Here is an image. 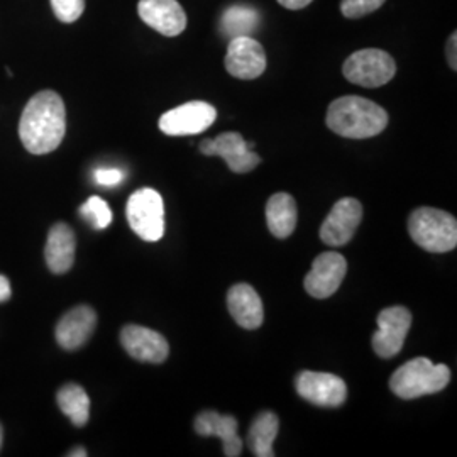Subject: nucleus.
I'll return each instance as SVG.
<instances>
[{
	"label": "nucleus",
	"mask_w": 457,
	"mask_h": 457,
	"mask_svg": "<svg viewBox=\"0 0 457 457\" xmlns=\"http://www.w3.org/2000/svg\"><path fill=\"white\" fill-rule=\"evenodd\" d=\"M66 132L65 104L56 92L36 94L19 122V137L33 154H48L62 145Z\"/></svg>",
	"instance_id": "1"
},
{
	"label": "nucleus",
	"mask_w": 457,
	"mask_h": 457,
	"mask_svg": "<svg viewBox=\"0 0 457 457\" xmlns=\"http://www.w3.org/2000/svg\"><path fill=\"white\" fill-rule=\"evenodd\" d=\"M326 120L328 129L343 137L368 139L386 129L388 114L368 98L345 96L328 105Z\"/></svg>",
	"instance_id": "2"
},
{
	"label": "nucleus",
	"mask_w": 457,
	"mask_h": 457,
	"mask_svg": "<svg viewBox=\"0 0 457 457\" xmlns=\"http://www.w3.org/2000/svg\"><path fill=\"white\" fill-rule=\"evenodd\" d=\"M449 381L451 370L445 364H434L427 358H415L393 373L390 388L403 400H415L425 395L442 392Z\"/></svg>",
	"instance_id": "3"
},
{
	"label": "nucleus",
	"mask_w": 457,
	"mask_h": 457,
	"mask_svg": "<svg viewBox=\"0 0 457 457\" xmlns=\"http://www.w3.org/2000/svg\"><path fill=\"white\" fill-rule=\"evenodd\" d=\"M411 239L428 253H447L457 245V220L454 215L434 207H420L409 219Z\"/></svg>",
	"instance_id": "4"
},
{
	"label": "nucleus",
	"mask_w": 457,
	"mask_h": 457,
	"mask_svg": "<svg viewBox=\"0 0 457 457\" xmlns=\"http://www.w3.org/2000/svg\"><path fill=\"white\" fill-rule=\"evenodd\" d=\"M128 222L132 230L147 243H156L164 234V204L162 195L153 188L134 192L126 207Z\"/></svg>",
	"instance_id": "5"
},
{
	"label": "nucleus",
	"mask_w": 457,
	"mask_h": 457,
	"mask_svg": "<svg viewBox=\"0 0 457 457\" xmlns=\"http://www.w3.org/2000/svg\"><path fill=\"white\" fill-rule=\"evenodd\" d=\"M343 73L351 83L376 88L392 80L396 73V63L386 51L361 49L345 60Z\"/></svg>",
	"instance_id": "6"
},
{
	"label": "nucleus",
	"mask_w": 457,
	"mask_h": 457,
	"mask_svg": "<svg viewBox=\"0 0 457 457\" xmlns=\"http://www.w3.org/2000/svg\"><path fill=\"white\" fill-rule=\"evenodd\" d=\"M215 117L217 111L213 105L194 100L164 112L160 119V129L166 136H194L207 131L215 122Z\"/></svg>",
	"instance_id": "7"
},
{
	"label": "nucleus",
	"mask_w": 457,
	"mask_h": 457,
	"mask_svg": "<svg viewBox=\"0 0 457 457\" xmlns=\"http://www.w3.org/2000/svg\"><path fill=\"white\" fill-rule=\"evenodd\" d=\"M411 313L405 307H390L379 312L378 330L373 334V349L379 358L390 360L396 356L407 339Z\"/></svg>",
	"instance_id": "8"
},
{
	"label": "nucleus",
	"mask_w": 457,
	"mask_h": 457,
	"mask_svg": "<svg viewBox=\"0 0 457 457\" xmlns=\"http://www.w3.org/2000/svg\"><path fill=\"white\" fill-rule=\"evenodd\" d=\"M298 395L322 409H337L347 398V386L343 378L330 373L303 371L296 378Z\"/></svg>",
	"instance_id": "9"
},
{
	"label": "nucleus",
	"mask_w": 457,
	"mask_h": 457,
	"mask_svg": "<svg viewBox=\"0 0 457 457\" xmlns=\"http://www.w3.org/2000/svg\"><path fill=\"white\" fill-rule=\"evenodd\" d=\"M200 151L205 156H220L234 173L253 171L262 163V158L247 147L245 137L239 132H224L215 139H204Z\"/></svg>",
	"instance_id": "10"
},
{
	"label": "nucleus",
	"mask_w": 457,
	"mask_h": 457,
	"mask_svg": "<svg viewBox=\"0 0 457 457\" xmlns=\"http://www.w3.org/2000/svg\"><path fill=\"white\" fill-rule=\"evenodd\" d=\"M226 68L234 79L254 80L266 70V54L262 45L251 36H237L228 43Z\"/></svg>",
	"instance_id": "11"
},
{
	"label": "nucleus",
	"mask_w": 457,
	"mask_h": 457,
	"mask_svg": "<svg viewBox=\"0 0 457 457\" xmlns=\"http://www.w3.org/2000/svg\"><path fill=\"white\" fill-rule=\"evenodd\" d=\"M347 271V262L343 254L328 251L317 256L312 262V270L305 277L307 294L324 300L336 294Z\"/></svg>",
	"instance_id": "12"
},
{
	"label": "nucleus",
	"mask_w": 457,
	"mask_h": 457,
	"mask_svg": "<svg viewBox=\"0 0 457 457\" xmlns=\"http://www.w3.org/2000/svg\"><path fill=\"white\" fill-rule=\"evenodd\" d=\"M361 219L362 205L360 200L351 196L339 200L320 228V239L332 247L347 245L360 226Z\"/></svg>",
	"instance_id": "13"
},
{
	"label": "nucleus",
	"mask_w": 457,
	"mask_h": 457,
	"mask_svg": "<svg viewBox=\"0 0 457 457\" xmlns=\"http://www.w3.org/2000/svg\"><path fill=\"white\" fill-rule=\"evenodd\" d=\"M120 343L131 358L141 362L160 364L170 354L168 341L160 332L147 327H124L120 332Z\"/></svg>",
	"instance_id": "14"
},
{
	"label": "nucleus",
	"mask_w": 457,
	"mask_h": 457,
	"mask_svg": "<svg viewBox=\"0 0 457 457\" xmlns=\"http://www.w3.org/2000/svg\"><path fill=\"white\" fill-rule=\"evenodd\" d=\"M137 12L149 28L166 37L179 36L187 28V14L177 0H139Z\"/></svg>",
	"instance_id": "15"
},
{
	"label": "nucleus",
	"mask_w": 457,
	"mask_h": 457,
	"mask_svg": "<svg viewBox=\"0 0 457 457\" xmlns=\"http://www.w3.org/2000/svg\"><path fill=\"white\" fill-rule=\"evenodd\" d=\"M97 326V313L88 307L80 305L66 312L56 326V341L66 349L75 351L90 339Z\"/></svg>",
	"instance_id": "16"
},
{
	"label": "nucleus",
	"mask_w": 457,
	"mask_h": 457,
	"mask_svg": "<svg viewBox=\"0 0 457 457\" xmlns=\"http://www.w3.org/2000/svg\"><path fill=\"white\" fill-rule=\"evenodd\" d=\"M195 430L202 437H219L224 444L226 456H241L243 441L237 436V420L234 417L220 415L215 410L202 411L195 419Z\"/></svg>",
	"instance_id": "17"
},
{
	"label": "nucleus",
	"mask_w": 457,
	"mask_h": 457,
	"mask_svg": "<svg viewBox=\"0 0 457 457\" xmlns=\"http://www.w3.org/2000/svg\"><path fill=\"white\" fill-rule=\"evenodd\" d=\"M228 307L232 319L243 328L254 330L264 322L262 296L247 283L234 285L228 290Z\"/></svg>",
	"instance_id": "18"
},
{
	"label": "nucleus",
	"mask_w": 457,
	"mask_h": 457,
	"mask_svg": "<svg viewBox=\"0 0 457 457\" xmlns=\"http://www.w3.org/2000/svg\"><path fill=\"white\" fill-rule=\"evenodd\" d=\"M75 234L73 228L63 222L53 226L48 234V241L45 247V256L48 268L54 275H63L71 270L75 262Z\"/></svg>",
	"instance_id": "19"
},
{
	"label": "nucleus",
	"mask_w": 457,
	"mask_h": 457,
	"mask_svg": "<svg viewBox=\"0 0 457 457\" xmlns=\"http://www.w3.org/2000/svg\"><path fill=\"white\" fill-rule=\"evenodd\" d=\"M296 202L292 195L279 192L266 204V222L270 232L278 239H287L294 234L296 228Z\"/></svg>",
	"instance_id": "20"
},
{
	"label": "nucleus",
	"mask_w": 457,
	"mask_h": 457,
	"mask_svg": "<svg viewBox=\"0 0 457 457\" xmlns=\"http://www.w3.org/2000/svg\"><path fill=\"white\" fill-rule=\"evenodd\" d=\"M279 420L273 411H262L247 432V445L256 457H273V442L277 439Z\"/></svg>",
	"instance_id": "21"
},
{
	"label": "nucleus",
	"mask_w": 457,
	"mask_h": 457,
	"mask_svg": "<svg viewBox=\"0 0 457 457\" xmlns=\"http://www.w3.org/2000/svg\"><path fill=\"white\" fill-rule=\"evenodd\" d=\"M56 402L62 411L77 427H83L88 422L90 398L80 385H75V383L65 385L56 395Z\"/></svg>",
	"instance_id": "22"
},
{
	"label": "nucleus",
	"mask_w": 457,
	"mask_h": 457,
	"mask_svg": "<svg viewBox=\"0 0 457 457\" xmlns=\"http://www.w3.org/2000/svg\"><path fill=\"white\" fill-rule=\"evenodd\" d=\"M260 26V14L249 5H232L224 12L220 28L228 37L251 36Z\"/></svg>",
	"instance_id": "23"
},
{
	"label": "nucleus",
	"mask_w": 457,
	"mask_h": 457,
	"mask_svg": "<svg viewBox=\"0 0 457 457\" xmlns=\"http://www.w3.org/2000/svg\"><path fill=\"white\" fill-rule=\"evenodd\" d=\"M80 213L98 230L109 228L112 222V211L100 196H90L80 207Z\"/></svg>",
	"instance_id": "24"
},
{
	"label": "nucleus",
	"mask_w": 457,
	"mask_h": 457,
	"mask_svg": "<svg viewBox=\"0 0 457 457\" xmlns=\"http://www.w3.org/2000/svg\"><path fill=\"white\" fill-rule=\"evenodd\" d=\"M51 7L54 16L62 22H75L85 11V0H51Z\"/></svg>",
	"instance_id": "25"
},
{
	"label": "nucleus",
	"mask_w": 457,
	"mask_h": 457,
	"mask_svg": "<svg viewBox=\"0 0 457 457\" xmlns=\"http://www.w3.org/2000/svg\"><path fill=\"white\" fill-rule=\"evenodd\" d=\"M385 0H343L341 12L349 19H360L378 11Z\"/></svg>",
	"instance_id": "26"
},
{
	"label": "nucleus",
	"mask_w": 457,
	"mask_h": 457,
	"mask_svg": "<svg viewBox=\"0 0 457 457\" xmlns=\"http://www.w3.org/2000/svg\"><path fill=\"white\" fill-rule=\"evenodd\" d=\"M96 181L102 187H115L120 181L124 180V171L117 170V168H98L94 173Z\"/></svg>",
	"instance_id": "27"
},
{
	"label": "nucleus",
	"mask_w": 457,
	"mask_h": 457,
	"mask_svg": "<svg viewBox=\"0 0 457 457\" xmlns=\"http://www.w3.org/2000/svg\"><path fill=\"white\" fill-rule=\"evenodd\" d=\"M457 34L453 33V36L449 37V43H447V62L453 70H457Z\"/></svg>",
	"instance_id": "28"
},
{
	"label": "nucleus",
	"mask_w": 457,
	"mask_h": 457,
	"mask_svg": "<svg viewBox=\"0 0 457 457\" xmlns=\"http://www.w3.org/2000/svg\"><path fill=\"white\" fill-rule=\"evenodd\" d=\"M11 294H12V290H11L9 279L4 277V275H0V303L7 302L11 298Z\"/></svg>",
	"instance_id": "29"
},
{
	"label": "nucleus",
	"mask_w": 457,
	"mask_h": 457,
	"mask_svg": "<svg viewBox=\"0 0 457 457\" xmlns=\"http://www.w3.org/2000/svg\"><path fill=\"white\" fill-rule=\"evenodd\" d=\"M283 7L290 9V11H298V9H303L311 4L312 0H278Z\"/></svg>",
	"instance_id": "30"
},
{
	"label": "nucleus",
	"mask_w": 457,
	"mask_h": 457,
	"mask_svg": "<svg viewBox=\"0 0 457 457\" xmlns=\"http://www.w3.org/2000/svg\"><path fill=\"white\" fill-rule=\"evenodd\" d=\"M68 456L70 457H85L87 456V451L83 449V447H77V449H73L71 453H68Z\"/></svg>",
	"instance_id": "31"
},
{
	"label": "nucleus",
	"mask_w": 457,
	"mask_h": 457,
	"mask_svg": "<svg viewBox=\"0 0 457 457\" xmlns=\"http://www.w3.org/2000/svg\"><path fill=\"white\" fill-rule=\"evenodd\" d=\"M0 449H2V425H0Z\"/></svg>",
	"instance_id": "32"
}]
</instances>
